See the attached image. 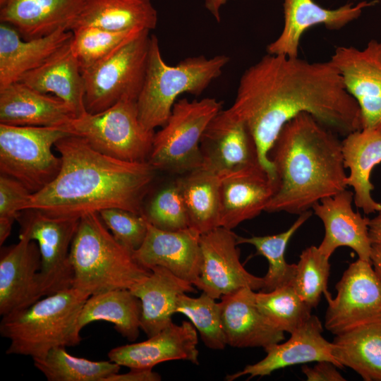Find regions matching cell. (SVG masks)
<instances>
[{"mask_svg": "<svg viewBox=\"0 0 381 381\" xmlns=\"http://www.w3.org/2000/svg\"><path fill=\"white\" fill-rule=\"evenodd\" d=\"M370 262L381 282V246L372 244Z\"/></svg>", "mask_w": 381, "mask_h": 381, "instance_id": "46", "label": "cell"}, {"mask_svg": "<svg viewBox=\"0 0 381 381\" xmlns=\"http://www.w3.org/2000/svg\"><path fill=\"white\" fill-rule=\"evenodd\" d=\"M323 327L316 315H313L291 334L284 343H277L264 349L266 356L261 361L246 365L242 370L226 377L234 380L243 375L248 378L268 375L272 372L291 365L327 361L339 368L333 355V343L325 339Z\"/></svg>", "mask_w": 381, "mask_h": 381, "instance_id": "20", "label": "cell"}, {"mask_svg": "<svg viewBox=\"0 0 381 381\" xmlns=\"http://www.w3.org/2000/svg\"><path fill=\"white\" fill-rule=\"evenodd\" d=\"M74 118V112L63 100L21 82L0 89V123L64 129Z\"/></svg>", "mask_w": 381, "mask_h": 381, "instance_id": "24", "label": "cell"}, {"mask_svg": "<svg viewBox=\"0 0 381 381\" xmlns=\"http://www.w3.org/2000/svg\"><path fill=\"white\" fill-rule=\"evenodd\" d=\"M368 227L371 243L381 246V211L370 219Z\"/></svg>", "mask_w": 381, "mask_h": 381, "instance_id": "45", "label": "cell"}, {"mask_svg": "<svg viewBox=\"0 0 381 381\" xmlns=\"http://www.w3.org/2000/svg\"><path fill=\"white\" fill-rule=\"evenodd\" d=\"M302 112L338 135L362 129L359 107L332 63L298 56L267 54L245 71L234 103L219 114L247 127L260 164L276 179L269 152L284 124Z\"/></svg>", "mask_w": 381, "mask_h": 381, "instance_id": "1", "label": "cell"}, {"mask_svg": "<svg viewBox=\"0 0 381 381\" xmlns=\"http://www.w3.org/2000/svg\"><path fill=\"white\" fill-rule=\"evenodd\" d=\"M71 135L63 128L18 126L0 123V172L24 185L35 193L58 175L61 157L52 147Z\"/></svg>", "mask_w": 381, "mask_h": 381, "instance_id": "9", "label": "cell"}, {"mask_svg": "<svg viewBox=\"0 0 381 381\" xmlns=\"http://www.w3.org/2000/svg\"><path fill=\"white\" fill-rule=\"evenodd\" d=\"M277 181L256 162L220 175L219 226L232 230L265 211Z\"/></svg>", "mask_w": 381, "mask_h": 381, "instance_id": "15", "label": "cell"}, {"mask_svg": "<svg viewBox=\"0 0 381 381\" xmlns=\"http://www.w3.org/2000/svg\"><path fill=\"white\" fill-rule=\"evenodd\" d=\"M377 3L378 0L363 1L330 9L313 0H284V27L278 37L267 46V53L297 57L301 39L308 29L322 25L329 30H339Z\"/></svg>", "mask_w": 381, "mask_h": 381, "instance_id": "17", "label": "cell"}, {"mask_svg": "<svg viewBox=\"0 0 381 381\" xmlns=\"http://www.w3.org/2000/svg\"><path fill=\"white\" fill-rule=\"evenodd\" d=\"M176 313L186 316L199 332L204 344L213 350H222L226 344L222 327L219 303L202 292L196 298L186 293L181 294L177 300Z\"/></svg>", "mask_w": 381, "mask_h": 381, "instance_id": "37", "label": "cell"}, {"mask_svg": "<svg viewBox=\"0 0 381 381\" xmlns=\"http://www.w3.org/2000/svg\"><path fill=\"white\" fill-rule=\"evenodd\" d=\"M142 304L130 289H113L89 296L78 318L80 330L87 325L103 320L114 325L115 329L128 340L139 336Z\"/></svg>", "mask_w": 381, "mask_h": 381, "instance_id": "32", "label": "cell"}, {"mask_svg": "<svg viewBox=\"0 0 381 381\" xmlns=\"http://www.w3.org/2000/svg\"><path fill=\"white\" fill-rule=\"evenodd\" d=\"M66 348L54 347L44 357L32 359L35 367L48 381H105L119 373L121 366L116 363L73 356Z\"/></svg>", "mask_w": 381, "mask_h": 381, "instance_id": "35", "label": "cell"}, {"mask_svg": "<svg viewBox=\"0 0 381 381\" xmlns=\"http://www.w3.org/2000/svg\"><path fill=\"white\" fill-rule=\"evenodd\" d=\"M157 13L151 0H86L71 30L94 26L111 31L151 30Z\"/></svg>", "mask_w": 381, "mask_h": 381, "instance_id": "30", "label": "cell"}, {"mask_svg": "<svg viewBox=\"0 0 381 381\" xmlns=\"http://www.w3.org/2000/svg\"><path fill=\"white\" fill-rule=\"evenodd\" d=\"M64 130L102 154L138 162L148 160L155 135L141 124L137 100L131 99H123L102 112L74 118Z\"/></svg>", "mask_w": 381, "mask_h": 381, "instance_id": "10", "label": "cell"}, {"mask_svg": "<svg viewBox=\"0 0 381 381\" xmlns=\"http://www.w3.org/2000/svg\"><path fill=\"white\" fill-rule=\"evenodd\" d=\"M329 258L318 247L311 246L300 255L291 285L298 295L313 308L322 294L327 293L329 276Z\"/></svg>", "mask_w": 381, "mask_h": 381, "instance_id": "39", "label": "cell"}, {"mask_svg": "<svg viewBox=\"0 0 381 381\" xmlns=\"http://www.w3.org/2000/svg\"><path fill=\"white\" fill-rule=\"evenodd\" d=\"M71 40L41 66L23 75L18 81L40 92L52 94L61 99L77 118L87 111L84 78L71 49Z\"/></svg>", "mask_w": 381, "mask_h": 381, "instance_id": "26", "label": "cell"}, {"mask_svg": "<svg viewBox=\"0 0 381 381\" xmlns=\"http://www.w3.org/2000/svg\"><path fill=\"white\" fill-rule=\"evenodd\" d=\"M86 0H0V21L25 40L71 30Z\"/></svg>", "mask_w": 381, "mask_h": 381, "instance_id": "23", "label": "cell"}, {"mask_svg": "<svg viewBox=\"0 0 381 381\" xmlns=\"http://www.w3.org/2000/svg\"><path fill=\"white\" fill-rule=\"evenodd\" d=\"M200 147L201 167L219 175L260 162L247 127L243 123L228 121L219 114L207 127Z\"/></svg>", "mask_w": 381, "mask_h": 381, "instance_id": "25", "label": "cell"}, {"mask_svg": "<svg viewBox=\"0 0 381 381\" xmlns=\"http://www.w3.org/2000/svg\"><path fill=\"white\" fill-rule=\"evenodd\" d=\"M221 110L214 98L176 101L165 125L155 133L147 162L156 170L179 174L200 168L201 138Z\"/></svg>", "mask_w": 381, "mask_h": 381, "instance_id": "7", "label": "cell"}, {"mask_svg": "<svg viewBox=\"0 0 381 381\" xmlns=\"http://www.w3.org/2000/svg\"><path fill=\"white\" fill-rule=\"evenodd\" d=\"M41 256L36 241L19 236V241L1 247L0 314L25 308L42 296L40 270Z\"/></svg>", "mask_w": 381, "mask_h": 381, "instance_id": "16", "label": "cell"}, {"mask_svg": "<svg viewBox=\"0 0 381 381\" xmlns=\"http://www.w3.org/2000/svg\"><path fill=\"white\" fill-rule=\"evenodd\" d=\"M337 367L327 361H318L313 368L302 367V372L308 381H344L346 379L338 372Z\"/></svg>", "mask_w": 381, "mask_h": 381, "instance_id": "43", "label": "cell"}, {"mask_svg": "<svg viewBox=\"0 0 381 381\" xmlns=\"http://www.w3.org/2000/svg\"><path fill=\"white\" fill-rule=\"evenodd\" d=\"M329 61L359 107L362 129H381V40L337 47Z\"/></svg>", "mask_w": 381, "mask_h": 381, "instance_id": "14", "label": "cell"}, {"mask_svg": "<svg viewBox=\"0 0 381 381\" xmlns=\"http://www.w3.org/2000/svg\"><path fill=\"white\" fill-rule=\"evenodd\" d=\"M71 31V49L83 71L106 58L142 30L116 32L94 26H80Z\"/></svg>", "mask_w": 381, "mask_h": 381, "instance_id": "38", "label": "cell"}, {"mask_svg": "<svg viewBox=\"0 0 381 381\" xmlns=\"http://www.w3.org/2000/svg\"><path fill=\"white\" fill-rule=\"evenodd\" d=\"M70 260L73 270L72 287L87 296L113 289H131L151 272L115 238L98 212L80 218Z\"/></svg>", "mask_w": 381, "mask_h": 381, "instance_id": "4", "label": "cell"}, {"mask_svg": "<svg viewBox=\"0 0 381 381\" xmlns=\"http://www.w3.org/2000/svg\"><path fill=\"white\" fill-rule=\"evenodd\" d=\"M99 214L115 238L130 251L133 253L142 246L148 224L144 214L119 208L103 210Z\"/></svg>", "mask_w": 381, "mask_h": 381, "instance_id": "41", "label": "cell"}, {"mask_svg": "<svg viewBox=\"0 0 381 381\" xmlns=\"http://www.w3.org/2000/svg\"><path fill=\"white\" fill-rule=\"evenodd\" d=\"M143 214L152 225L164 231L189 227L186 208L176 181L159 190Z\"/></svg>", "mask_w": 381, "mask_h": 381, "instance_id": "40", "label": "cell"}, {"mask_svg": "<svg viewBox=\"0 0 381 381\" xmlns=\"http://www.w3.org/2000/svg\"><path fill=\"white\" fill-rule=\"evenodd\" d=\"M88 298L71 287L2 316L0 334L10 341L6 353L35 359L54 347L79 344L78 318Z\"/></svg>", "mask_w": 381, "mask_h": 381, "instance_id": "5", "label": "cell"}, {"mask_svg": "<svg viewBox=\"0 0 381 381\" xmlns=\"http://www.w3.org/2000/svg\"><path fill=\"white\" fill-rule=\"evenodd\" d=\"M150 37V30H142L82 71L87 113L102 112L123 99H138L145 78Z\"/></svg>", "mask_w": 381, "mask_h": 381, "instance_id": "8", "label": "cell"}, {"mask_svg": "<svg viewBox=\"0 0 381 381\" xmlns=\"http://www.w3.org/2000/svg\"><path fill=\"white\" fill-rule=\"evenodd\" d=\"M341 149L344 167L350 170L346 184L353 188L356 206L367 214L381 211V203L372 197L370 181L373 168L381 163V129L350 133L341 140Z\"/></svg>", "mask_w": 381, "mask_h": 381, "instance_id": "29", "label": "cell"}, {"mask_svg": "<svg viewBox=\"0 0 381 381\" xmlns=\"http://www.w3.org/2000/svg\"><path fill=\"white\" fill-rule=\"evenodd\" d=\"M229 61L223 54L199 56L170 66L162 58L157 37L151 35L145 78L137 99L141 124L152 131L164 126L177 97L185 92L200 95Z\"/></svg>", "mask_w": 381, "mask_h": 381, "instance_id": "6", "label": "cell"}, {"mask_svg": "<svg viewBox=\"0 0 381 381\" xmlns=\"http://www.w3.org/2000/svg\"><path fill=\"white\" fill-rule=\"evenodd\" d=\"M309 210L299 214L298 218L285 231L274 235L242 237L237 235V243L253 245L259 255L268 261L267 274L263 277L264 286L261 291L268 292L277 288L291 284L296 274V264L286 262L284 254L287 244L295 232L311 217Z\"/></svg>", "mask_w": 381, "mask_h": 381, "instance_id": "34", "label": "cell"}, {"mask_svg": "<svg viewBox=\"0 0 381 381\" xmlns=\"http://www.w3.org/2000/svg\"><path fill=\"white\" fill-rule=\"evenodd\" d=\"M337 135L307 112L284 124L269 152L277 188L265 212L301 214L346 189Z\"/></svg>", "mask_w": 381, "mask_h": 381, "instance_id": "3", "label": "cell"}, {"mask_svg": "<svg viewBox=\"0 0 381 381\" xmlns=\"http://www.w3.org/2000/svg\"><path fill=\"white\" fill-rule=\"evenodd\" d=\"M237 235L222 226L200 238L201 267L195 286L215 300L242 288L262 289L264 279L248 272L240 261Z\"/></svg>", "mask_w": 381, "mask_h": 381, "instance_id": "13", "label": "cell"}, {"mask_svg": "<svg viewBox=\"0 0 381 381\" xmlns=\"http://www.w3.org/2000/svg\"><path fill=\"white\" fill-rule=\"evenodd\" d=\"M353 193L344 189L313 207L315 214L322 220L325 227L324 238L318 247L329 258L337 248L349 247L356 253L359 259L370 262V219L353 211Z\"/></svg>", "mask_w": 381, "mask_h": 381, "instance_id": "21", "label": "cell"}, {"mask_svg": "<svg viewBox=\"0 0 381 381\" xmlns=\"http://www.w3.org/2000/svg\"><path fill=\"white\" fill-rule=\"evenodd\" d=\"M32 193L11 177L0 176V217L18 220L30 199Z\"/></svg>", "mask_w": 381, "mask_h": 381, "instance_id": "42", "label": "cell"}, {"mask_svg": "<svg viewBox=\"0 0 381 381\" xmlns=\"http://www.w3.org/2000/svg\"><path fill=\"white\" fill-rule=\"evenodd\" d=\"M332 343L339 368L349 367L365 381H381V322L365 324L337 334Z\"/></svg>", "mask_w": 381, "mask_h": 381, "instance_id": "31", "label": "cell"}, {"mask_svg": "<svg viewBox=\"0 0 381 381\" xmlns=\"http://www.w3.org/2000/svg\"><path fill=\"white\" fill-rule=\"evenodd\" d=\"M335 289L325 295L328 306L325 327L337 335L365 324L381 322V282L370 262L351 263Z\"/></svg>", "mask_w": 381, "mask_h": 381, "instance_id": "12", "label": "cell"}, {"mask_svg": "<svg viewBox=\"0 0 381 381\" xmlns=\"http://www.w3.org/2000/svg\"><path fill=\"white\" fill-rule=\"evenodd\" d=\"M18 221L19 236L37 242L41 256L40 280L43 296L73 286L70 250L80 219L49 217L40 211L23 210Z\"/></svg>", "mask_w": 381, "mask_h": 381, "instance_id": "11", "label": "cell"}, {"mask_svg": "<svg viewBox=\"0 0 381 381\" xmlns=\"http://www.w3.org/2000/svg\"><path fill=\"white\" fill-rule=\"evenodd\" d=\"M54 147L61 169L50 183L32 194L25 210L64 219L111 208L143 214V202L156 171L147 161L109 157L74 135L61 138Z\"/></svg>", "mask_w": 381, "mask_h": 381, "instance_id": "2", "label": "cell"}, {"mask_svg": "<svg viewBox=\"0 0 381 381\" xmlns=\"http://www.w3.org/2000/svg\"><path fill=\"white\" fill-rule=\"evenodd\" d=\"M227 1L228 0H205V4L206 8L218 22L220 21V8L222 5L226 4Z\"/></svg>", "mask_w": 381, "mask_h": 381, "instance_id": "47", "label": "cell"}, {"mask_svg": "<svg viewBox=\"0 0 381 381\" xmlns=\"http://www.w3.org/2000/svg\"><path fill=\"white\" fill-rule=\"evenodd\" d=\"M189 219L200 234L219 226L220 175L204 168L184 174L176 181Z\"/></svg>", "mask_w": 381, "mask_h": 381, "instance_id": "33", "label": "cell"}, {"mask_svg": "<svg viewBox=\"0 0 381 381\" xmlns=\"http://www.w3.org/2000/svg\"><path fill=\"white\" fill-rule=\"evenodd\" d=\"M73 37L61 28L47 36L25 40L12 26L0 24V89L44 64Z\"/></svg>", "mask_w": 381, "mask_h": 381, "instance_id": "27", "label": "cell"}, {"mask_svg": "<svg viewBox=\"0 0 381 381\" xmlns=\"http://www.w3.org/2000/svg\"><path fill=\"white\" fill-rule=\"evenodd\" d=\"M141 301L140 329L150 337L171 322L179 296L195 292L194 285L169 270L157 266L130 289Z\"/></svg>", "mask_w": 381, "mask_h": 381, "instance_id": "28", "label": "cell"}, {"mask_svg": "<svg viewBox=\"0 0 381 381\" xmlns=\"http://www.w3.org/2000/svg\"><path fill=\"white\" fill-rule=\"evenodd\" d=\"M200 235L191 227L164 231L148 222L145 239L133 255L143 267L149 270L164 267L195 286L201 267Z\"/></svg>", "mask_w": 381, "mask_h": 381, "instance_id": "18", "label": "cell"}, {"mask_svg": "<svg viewBox=\"0 0 381 381\" xmlns=\"http://www.w3.org/2000/svg\"><path fill=\"white\" fill-rule=\"evenodd\" d=\"M219 305L227 345L265 349L284 339V332L272 326L258 308L254 290L245 287L224 295Z\"/></svg>", "mask_w": 381, "mask_h": 381, "instance_id": "22", "label": "cell"}, {"mask_svg": "<svg viewBox=\"0 0 381 381\" xmlns=\"http://www.w3.org/2000/svg\"><path fill=\"white\" fill-rule=\"evenodd\" d=\"M13 220L0 217V246H2L4 241L10 236Z\"/></svg>", "mask_w": 381, "mask_h": 381, "instance_id": "48", "label": "cell"}, {"mask_svg": "<svg viewBox=\"0 0 381 381\" xmlns=\"http://www.w3.org/2000/svg\"><path fill=\"white\" fill-rule=\"evenodd\" d=\"M255 302L272 326L289 334L310 318L313 308L298 295L291 284L255 293Z\"/></svg>", "mask_w": 381, "mask_h": 381, "instance_id": "36", "label": "cell"}, {"mask_svg": "<svg viewBox=\"0 0 381 381\" xmlns=\"http://www.w3.org/2000/svg\"><path fill=\"white\" fill-rule=\"evenodd\" d=\"M198 333L193 324L171 322L145 341L120 346L108 353L109 360L128 368L152 369L161 363L183 360L199 363Z\"/></svg>", "mask_w": 381, "mask_h": 381, "instance_id": "19", "label": "cell"}, {"mask_svg": "<svg viewBox=\"0 0 381 381\" xmlns=\"http://www.w3.org/2000/svg\"><path fill=\"white\" fill-rule=\"evenodd\" d=\"M161 376L152 369L131 368L126 373H114L105 381H159Z\"/></svg>", "mask_w": 381, "mask_h": 381, "instance_id": "44", "label": "cell"}]
</instances>
